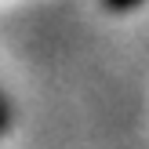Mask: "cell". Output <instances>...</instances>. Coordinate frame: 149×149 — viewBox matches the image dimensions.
Listing matches in <instances>:
<instances>
[{"mask_svg": "<svg viewBox=\"0 0 149 149\" xmlns=\"http://www.w3.org/2000/svg\"><path fill=\"white\" fill-rule=\"evenodd\" d=\"M102 4H106L109 11H131V7L142 4V0H102Z\"/></svg>", "mask_w": 149, "mask_h": 149, "instance_id": "7a4b0ae2", "label": "cell"}, {"mask_svg": "<svg viewBox=\"0 0 149 149\" xmlns=\"http://www.w3.org/2000/svg\"><path fill=\"white\" fill-rule=\"evenodd\" d=\"M7 124H11V106H7L4 91H0V135H4V131H7Z\"/></svg>", "mask_w": 149, "mask_h": 149, "instance_id": "6da1fadb", "label": "cell"}]
</instances>
